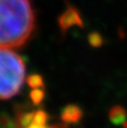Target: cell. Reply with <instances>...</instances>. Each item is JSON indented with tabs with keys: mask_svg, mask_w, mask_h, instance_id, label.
<instances>
[{
	"mask_svg": "<svg viewBox=\"0 0 127 128\" xmlns=\"http://www.w3.org/2000/svg\"><path fill=\"white\" fill-rule=\"evenodd\" d=\"M35 27L30 0H0V48L24 45Z\"/></svg>",
	"mask_w": 127,
	"mask_h": 128,
	"instance_id": "1",
	"label": "cell"
},
{
	"mask_svg": "<svg viewBox=\"0 0 127 128\" xmlns=\"http://www.w3.org/2000/svg\"><path fill=\"white\" fill-rule=\"evenodd\" d=\"M24 59L8 48H0V100L10 99L21 90L25 81Z\"/></svg>",
	"mask_w": 127,
	"mask_h": 128,
	"instance_id": "2",
	"label": "cell"
},
{
	"mask_svg": "<svg viewBox=\"0 0 127 128\" xmlns=\"http://www.w3.org/2000/svg\"><path fill=\"white\" fill-rule=\"evenodd\" d=\"M58 25L61 32L65 33L73 26L83 27V20L79 11L74 7H68L58 18Z\"/></svg>",
	"mask_w": 127,
	"mask_h": 128,
	"instance_id": "3",
	"label": "cell"
},
{
	"mask_svg": "<svg viewBox=\"0 0 127 128\" xmlns=\"http://www.w3.org/2000/svg\"><path fill=\"white\" fill-rule=\"evenodd\" d=\"M83 117V112L81 108L76 104H68L66 105L61 113L60 118L63 121V123L66 124H75L78 123Z\"/></svg>",
	"mask_w": 127,
	"mask_h": 128,
	"instance_id": "4",
	"label": "cell"
},
{
	"mask_svg": "<svg viewBox=\"0 0 127 128\" xmlns=\"http://www.w3.org/2000/svg\"><path fill=\"white\" fill-rule=\"evenodd\" d=\"M108 118L112 124L127 128V110L123 106H112L108 111Z\"/></svg>",
	"mask_w": 127,
	"mask_h": 128,
	"instance_id": "5",
	"label": "cell"
},
{
	"mask_svg": "<svg viewBox=\"0 0 127 128\" xmlns=\"http://www.w3.org/2000/svg\"><path fill=\"white\" fill-rule=\"evenodd\" d=\"M26 82L28 86L32 89L36 88H44V81L41 75L39 74H31L26 78Z\"/></svg>",
	"mask_w": 127,
	"mask_h": 128,
	"instance_id": "6",
	"label": "cell"
},
{
	"mask_svg": "<svg viewBox=\"0 0 127 128\" xmlns=\"http://www.w3.org/2000/svg\"><path fill=\"white\" fill-rule=\"evenodd\" d=\"M29 97L31 102L34 105H39L41 104V102L44 100L45 97V92L43 90V88H36V89H31L30 93H29Z\"/></svg>",
	"mask_w": 127,
	"mask_h": 128,
	"instance_id": "7",
	"label": "cell"
},
{
	"mask_svg": "<svg viewBox=\"0 0 127 128\" xmlns=\"http://www.w3.org/2000/svg\"><path fill=\"white\" fill-rule=\"evenodd\" d=\"M0 128H16V120L9 114L0 112Z\"/></svg>",
	"mask_w": 127,
	"mask_h": 128,
	"instance_id": "8",
	"label": "cell"
},
{
	"mask_svg": "<svg viewBox=\"0 0 127 128\" xmlns=\"http://www.w3.org/2000/svg\"><path fill=\"white\" fill-rule=\"evenodd\" d=\"M103 37L102 35L99 33V32H91L89 35H88V43L91 47H94V48H99L103 45Z\"/></svg>",
	"mask_w": 127,
	"mask_h": 128,
	"instance_id": "9",
	"label": "cell"
},
{
	"mask_svg": "<svg viewBox=\"0 0 127 128\" xmlns=\"http://www.w3.org/2000/svg\"><path fill=\"white\" fill-rule=\"evenodd\" d=\"M48 114L44 111V110H37L35 111L34 114V119H33V123L34 124H38V125H46L47 121H48Z\"/></svg>",
	"mask_w": 127,
	"mask_h": 128,
	"instance_id": "10",
	"label": "cell"
},
{
	"mask_svg": "<svg viewBox=\"0 0 127 128\" xmlns=\"http://www.w3.org/2000/svg\"><path fill=\"white\" fill-rule=\"evenodd\" d=\"M28 128H54V126H46V125H38L32 123Z\"/></svg>",
	"mask_w": 127,
	"mask_h": 128,
	"instance_id": "11",
	"label": "cell"
}]
</instances>
